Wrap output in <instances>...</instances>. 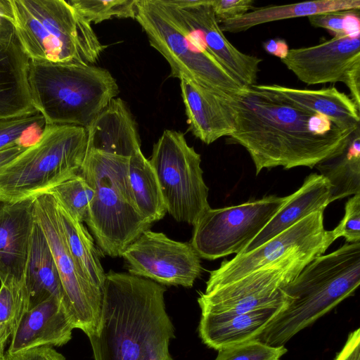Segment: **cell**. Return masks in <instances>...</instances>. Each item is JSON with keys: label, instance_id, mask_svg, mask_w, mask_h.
<instances>
[{"label": "cell", "instance_id": "83f0119b", "mask_svg": "<svg viewBox=\"0 0 360 360\" xmlns=\"http://www.w3.org/2000/svg\"><path fill=\"white\" fill-rule=\"evenodd\" d=\"M57 207L68 245L76 264L82 273L103 292L106 274L94 239L83 223L75 219L58 202Z\"/></svg>", "mask_w": 360, "mask_h": 360}, {"label": "cell", "instance_id": "9c48e42d", "mask_svg": "<svg viewBox=\"0 0 360 360\" xmlns=\"http://www.w3.org/2000/svg\"><path fill=\"white\" fill-rule=\"evenodd\" d=\"M149 162L157 176L167 212L195 225L210 207L201 158L184 134L165 129L154 144Z\"/></svg>", "mask_w": 360, "mask_h": 360}, {"label": "cell", "instance_id": "7c38bea8", "mask_svg": "<svg viewBox=\"0 0 360 360\" xmlns=\"http://www.w3.org/2000/svg\"><path fill=\"white\" fill-rule=\"evenodd\" d=\"M323 226V212H314L255 250L236 255L212 271L205 290L232 283L261 268L295 257L314 259L335 241Z\"/></svg>", "mask_w": 360, "mask_h": 360}, {"label": "cell", "instance_id": "44dd1931", "mask_svg": "<svg viewBox=\"0 0 360 360\" xmlns=\"http://www.w3.org/2000/svg\"><path fill=\"white\" fill-rule=\"evenodd\" d=\"M180 87L188 129L196 138L209 145L233 132V117L219 94L185 79Z\"/></svg>", "mask_w": 360, "mask_h": 360}, {"label": "cell", "instance_id": "4316f807", "mask_svg": "<svg viewBox=\"0 0 360 360\" xmlns=\"http://www.w3.org/2000/svg\"><path fill=\"white\" fill-rule=\"evenodd\" d=\"M316 167L330 185V203L360 193V128L340 153L319 162Z\"/></svg>", "mask_w": 360, "mask_h": 360}, {"label": "cell", "instance_id": "cb8c5ba5", "mask_svg": "<svg viewBox=\"0 0 360 360\" xmlns=\"http://www.w3.org/2000/svg\"><path fill=\"white\" fill-rule=\"evenodd\" d=\"M260 85L281 94L302 108L327 117L342 129L356 131L360 128L359 109L351 97L335 86L302 89L278 84Z\"/></svg>", "mask_w": 360, "mask_h": 360}, {"label": "cell", "instance_id": "e0dca14e", "mask_svg": "<svg viewBox=\"0 0 360 360\" xmlns=\"http://www.w3.org/2000/svg\"><path fill=\"white\" fill-rule=\"evenodd\" d=\"M34 200H0V281L25 280L32 234L35 224Z\"/></svg>", "mask_w": 360, "mask_h": 360}, {"label": "cell", "instance_id": "60d3db41", "mask_svg": "<svg viewBox=\"0 0 360 360\" xmlns=\"http://www.w3.org/2000/svg\"><path fill=\"white\" fill-rule=\"evenodd\" d=\"M27 147V146L18 144L0 150V169L14 160L22 152H23Z\"/></svg>", "mask_w": 360, "mask_h": 360}, {"label": "cell", "instance_id": "8d00e7d4", "mask_svg": "<svg viewBox=\"0 0 360 360\" xmlns=\"http://www.w3.org/2000/svg\"><path fill=\"white\" fill-rule=\"evenodd\" d=\"M210 4L219 24L243 15L255 7L252 0H210Z\"/></svg>", "mask_w": 360, "mask_h": 360}, {"label": "cell", "instance_id": "5b68a950", "mask_svg": "<svg viewBox=\"0 0 360 360\" xmlns=\"http://www.w3.org/2000/svg\"><path fill=\"white\" fill-rule=\"evenodd\" d=\"M9 1L11 23L30 60L92 65L106 48L67 1Z\"/></svg>", "mask_w": 360, "mask_h": 360}, {"label": "cell", "instance_id": "9a60e30c", "mask_svg": "<svg viewBox=\"0 0 360 360\" xmlns=\"http://www.w3.org/2000/svg\"><path fill=\"white\" fill-rule=\"evenodd\" d=\"M130 274L162 285L193 287L200 276V257L188 243L147 229L124 251Z\"/></svg>", "mask_w": 360, "mask_h": 360}, {"label": "cell", "instance_id": "e575fe53", "mask_svg": "<svg viewBox=\"0 0 360 360\" xmlns=\"http://www.w3.org/2000/svg\"><path fill=\"white\" fill-rule=\"evenodd\" d=\"M287 352L285 346L273 347L253 339L219 350L214 360H281Z\"/></svg>", "mask_w": 360, "mask_h": 360}, {"label": "cell", "instance_id": "ac0fdd59", "mask_svg": "<svg viewBox=\"0 0 360 360\" xmlns=\"http://www.w3.org/2000/svg\"><path fill=\"white\" fill-rule=\"evenodd\" d=\"M30 60L22 50L12 23L0 20V118L37 110L29 84Z\"/></svg>", "mask_w": 360, "mask_h": 360}, {"label": "cell", "instance_id": "30bf717a", "mask_svg": "<svg viewBox=\"0 0 360 360\" xmlns=\"http://www.w3.org/2000/svg\"><path fill=\"white\" fill-rule=\"evenodd\" d=\"M34 214L53 256L64 293V305L73 326L88 338L98 329L103 292L79 270L68 245L57 202L46 193L34 200Z\"/></svg>", "mask_w": 360, "mask_h": 360}, {"label": "cell", "instance_id": "ab89813d", "mask_svg": "<svg viewBox=\"0 0 360 360\" xmlns=\"http://www.w3.org/2000/svg\"><path fill=\"white\" fill-rule=\"evenodd\" d=\"M262 46L266 52L281 60L285 58L289 51L286 41L278 38L268 39L263 43Z\"/></svg>", "mask_w": 360, "mask_h": 360}, {"label": "cell", "instance_id": "5bb4252c", "mask_svg": "<svg viewBox=\"0 0 360 360\" xmlns=\"http://www.w3.org/2000/svg\"><path fill=\"white\" fill-rule=\"evenodd\" d=\"M167 16L243 86L256 84L262 59L243 53L225 37L210 0H155Z\"/></svg>", "mask_w": 360, "mask_h": 360}, {"label": "cell", "instance_id": "f546056e", "mask_svg": "<svg viewBox=\"0 0 360 360\" xmlns=\"http://www.w3.org/2000/svg\"><path fill=\"white\" fill-rule=\"evenodd\" d=\"M49 193L75 219L85 222L94 191L83 176L79 174L75 175L57 185Z\"/></svg>", "mask_w": 360, "mask_h": 360}, {"label": "cell", "instance_id": "b9f144b4", "mask_svg": "<svg viewBox=\"0 0 360 360\" xmlns=\"http://www.w3.org/2000/svg\"><path fill=\"white\" fill-rule=\"evenodd\" d=\"M10 337L11 334L8 330L0 323V360L4 359L6 355L5 347Z\"/></svg>", "mask_w": 360, "mask_h": 360}, {"label": "cell", "instance_id": "f35d334b", "mask_svg": "<svg viewBox=\"0 0 360 360\" xmlns=\"http://www.w3.org/2000/svg\"><path fill=\"white\" fill-rule=\"evenodd\" d=\"M333 360H360V329L351 332Z\"/></svg>", "mask_w": 360, "mask_h": 360}, {"label": "cell", "instance_id": "d590c367", "mask_svg": "<svg viewBox=\"0 0 360 360\" xmlns=\"http://www.w3.org/2000/svg\"><path fill=\"white\" fill-rule=\"evenodd\" d=\"M345 211L343 218L332 230L333 237L335 240L344 237L349 243L360 242V193L347 201Z\"/></svg>", "mask_w": 360, "mask_h": 360}, {"label": "cell", "instance_id": "484cf974", "mask_svg": "<svg viewBox=\"0 0 360 360\" xmlns=\"http://www.w3.org/2000/svg\"><path fill=\"white\" fill-rule=\"evenodd\" d=\"M359 9V0H318L254 7L243 15L221 22L219 27L223 32L238 33L262 24L278 20Z\"/></svg>", "mask_w": 360, "mask_h": 360}, {"label": "cell", "instance_id": "8992f818", "mask_svg": "<svg viewBox=\"0 0 360 360\" xmlns=\"http://www.w3.org/2000/svg\"><path fill=\"white\" fill-rule=\"evenodd\" d=\"M129 158L88 151L79 174L94 195L85 222L101 251L122 257L152 224L141 213L129 180Z\"/></svg>", "mask_w": 360, "mask_h": 360}, {"label": "cell", "instance_id": "2e32d148", "mask_svg": "<svg viewBox=\"0 0 360 360\" xmlns=\"http://www.w3.org/2000/svg\"><path fill=\"white\" fill-rule=\"evenodd\" d=\"M281 62L308 84L345 82L360 66L359 37H333L317 45L289 49Z\"/></svg>", "mask_w": 360, "mask_h": 360}, {"label": "cell", "instance_id": "277c9868", "mask_svg": "<svg viewBox=\"0 0 360 360\" xmlns=\"http://www.w3.org/2000/svg\"><path fill=\"white\" fill-rule=\"evenodd\" d=\"M28 84L46 125L86 128L119 94L108 70L79 63L30 60Z\"/></svg>", "mask_w": 360, "mask_h": 360}, {"label": "cell", "instance_id": "7402d4cb", "mask_svg": "<svg viewBox=\"0 0 360 360\" xmlns=\"http://www.w3.org/2000/svg\"><path fill=\"white\" fill-rule=\"evenodd\" d=\"M86 129L87 152L130 158L141 150L136 122L120 98L112 99Z\"/></svg>", "mask_w": 360, "mask_h": 360}, {"label": "cell", "instance_id": "f1b7e54d", "mask_svg": "<svg viewBox=\"0 0 360 360\" xmlns=\"http://www.w3.org/2000/svg\"><path fill=\"white\" fill-rule=\"evenodd\" d=\"M129 180L141 213L151 224L162 219L166 207L155 173L148 160L138 151L129 158Z\"/></svg>", "mask_w": 360, "mask_h": 360}, {"label": "cell", "instance_id": "6da1fadb", "mask_svg": "<svg viewBox=\"0 0 360 360\" xmlns=\"http://www.w3.org/2000/svg\"><path fill=\"white\" fill-rule=\"evenodd\" d=\"M234 122L230 143L248 152L257 175L263 169L314 167L341 153L356 131L344 130L260 84L220 94Z\"/></svg>", "mask_w": 360, "mask_h": 360}, {"label": "cell", "instance_id": "7a4b0ae2", "mask_svg": "<svg viewBox=\"0 0 360 360\" xmlns=\"http://www.w3.org/2000/svg\"><path fill=\"white\" fill-rule=\"evenodd\" d=\"M165 291L146 278L106 274L99 327L89 338L94 360H174L169 344L175 331Z\"/></svg>", "mask_w": 360, "mask_h": 360}, {"label": "cell", "instance_id": "52a82bcc", "mask_svg": "<svg viewBox=\"0 0 360 360\" xmlns=\"http://www.w3.org/2000/svg\"><path fill=\"white\" fill-rule=\"evenodd\" d=\"M87 145L83 127L46 125L37 141L0 169V200L35 199L79 174Z\"/></svg>", "mask_w": 360, "mask_h": 360}, {"label": "cell", "instance_id": "d6a6232c", "mask_svg": "<svg viewBox=\"0 0 360 360\" xmlns=\"http://www.w3.org/2000/svg\"><path fill=\"white\" fill-rule=\"evenodd\" d=\"M45 126L44 119L37 110L20 116L0 118V150L22 145V137Z\"/></svg>", "mask_w": 360, "mask_h": 360}, {"label": "cell", "instance_id": "4dcf8cb0", "mask_svg": "<svg viewBox=\"0 0 360 360\" xmlns=\"http://www.w3.org/2000/svg\"><path fill=\"white\" fill-rule=\"evenodd\" d=\"M68 3L90 24L112 18H134L137 0H70Z\"/></svg>", "mask_w": 360, "mask_h": 360}, {"label": "cell", "instance_id": "ffe728a7", "mask_svg": "<svg viewBox=\"0 0 360 360\" xmlns=\"http://www.w3.org/2000/svg\"><path fill=\"white\" fill-rule=\"evenodd\" d=\"M288 303L243 313L201 314L199 335L204 344L217 351L256 339Z\"/></svg>", "mask_w": 360, "mask_h": 360}, {"label": "cell", "instance_id": "74e56055", "mask_svg": "<svg viewBox=\"0 0 360 360\" xmlns=\"http://www.w3.org/2000/svg\"><path fill=\"white\" fill-rule=\"evenodd\" d=\"M4 360H66V359L52 347L43 346L14 354L6 352Z\"/></svg>", "mask_w": 360, "mask_h": 360}, {"label": "cell", "instance_id": "836d02e7", "mask_svg": "<svg viewBox=\"0 0 360 360\" xmlns=\"http://www.w3.org/2000/svg\"><path fill=\"white\" fill-rule=\"evenodd\" d=\"M307 18L311 26L326 29L333 37H359V10L324 13Z\"/></svg>", "mask_w": 360, "mask_h": 360}, {"label": "cell", "instance_id": "ba28073f", "mask_svg": "<svg viewBox=\"0 0 360 360\" xmlns=\"http://www.w3.org/2000/svg\"><path fill=\"white\" fill-rule=\"evenodd\" d=\"M135 19L150 46L168 62L171 77L193 82L219 94L238 91L244 86L175 25L155 0H137Z\"/></svg>", "mask_w": 360, "mask_h": 360}, {"label": "cell", "instance_id": "d4e9b609", "mask_svg": "<svg viewBox=\"0 0 360 360\" xmlns=\"http://www.w3.org/2000/svg\"><path fill=\"white\" fill-rule=\"evenodd\" d=\"M25 279L28 294V309L52 297L58 298L64 304L63 286L53 256L36 220Z\"/></svg>", "mask_w": 360, "mask_h": 360}, {"label": "cell", "instance_id": "d6986e66", "mask_svg": "<svg viewBox=\"0 0 360 360\" xmlns=\"http://www.w3.org/2000/svg\"><path fill=\"white\" fill-rule=\"evenodd\" d=\"M74 329L63 302L50 297L24 313L10 337L6 352L14 354L43 346L61 347L72 339Z\"/></svg>", "mask_w": 360, "mask_h": 360}, {"label": "cell", "instance_id": "1f68e13d", "mask_svg": "<svg viewBox=\"0 0 360 360\" xmlns=\"http://www.w3.org/2000/svg\"><path fill=\"white\" fill-rule=\"evenodd\" d=\"M28 308L25 279L20 283H1L0 323L6 328L11 335Z\"/></svg>", "mask_w": 360, "mask_h": 360}, {"label": "cell", "instance_id": "603a6c76", "mask_svg": "<svg viewBox=\"0 0 360 360\" xmlns=\"http://www.w3.org/2000/svg\"><path fill=\"white\" fill-rule=\"evenodd\" d=\"M330 195L328 181L321 174H311L240 254L255 250L308 215L323 212L330 204Z\"/></svg>", "mask_w": 360, "mask_h": 360}, {"label": "cell", "instance_id": "4fadbf2b", "mask_svg": "<svg viewBox=\"0 0 360 360\" xmlns=\"http://www.w3.org/2000/svg\"><path fill=\"white\" fill-rule=\"evenodd\" d=\"M311 260L292 257L261 268L198 298L201 314H235L288 303L282 288Z\"/></svg>", "mask_w": 360, "mask_h": 360}, {"label": "cell", "instance_id": "8fae6325", "mask_svg": "<svg viewBox=\"0 0 360 360\" xmlns=\"http://www.w3.org/2000/svg\"><path fill=\"white\" fill-rule=\"evenodd\" d=\"M288 198L269 195L238 205L210 207L195 224L191 244L200 257L210 260L240 254Z\"/></svg>", "mask_w": 360, "mask_h": 360}, {"label": "cell", "instance_id": "3957f363", "mask_svg": "<svg viewBox=\"0 0 360 360\" xmlns=\"http://www.w3.org/2000/svg\"><path fill=\"white\" fill-rule=\"evenodd\" d=\"M360 284V242L346 243L338 250L307 264L282 288L288 303L255 340L284 346L346 298Z\"/></svg>", "mask_w": 360, "mask_h": 360}]
</instances>
